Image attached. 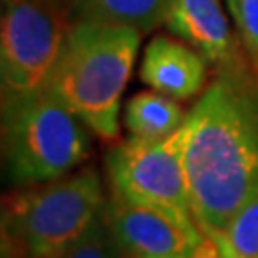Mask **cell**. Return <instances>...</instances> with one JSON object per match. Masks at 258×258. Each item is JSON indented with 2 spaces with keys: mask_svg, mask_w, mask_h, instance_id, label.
Masks as SVG:
<instances>
[{
  "mask_svg": "<svg viewBox=\"0 0 258 258\" xmlns=\"http://www.w3.org/2000/svg\"><path fill=\"white\" fill-rule=\"evenodd\" d=\"M136 258H165V256H136Z\"/></svg>",
  "mask_w": 258,
  "mask_h": 258,
  "instance_id": "e0dca14e",
  "label": "cell"
},
{
  "mask_svg": "<svg viewBox=\"0 0 258 258\" xmlns=\"http://www.w3.org/2000/svg\"><path fill=\"white\" fill-rule=\"evenodd\" d=\"M105 220L120 250L130 258H189L205 233L194 216L111 191Z\"/></svg>",
  "mask_w": 258,
  "mask_h": 258,
  "instance_id": "52a82bcc",
  "label": "cell"
},
{
  "mask_svg": "<svg viewBox=\"0 0 258 258\" xmlns=\"http://www.w3.org/2000/svg\"><path fill=\"white\" fill-rule=\"evenodd\" d=\"M122 254L124 252L120 250L117 239L113 237L109 224L102 211V214L79 239L48 258H122Z\"/></svg>",
  "mask_w": 258,
  "mask_h": 258,
  "instance_id": "7c38bea8",
  "label": "cell"
},
{
  "mask_svg": "<svg viewBox=\"0 0 258 258\" xmlns=\"http://www.w3.org/2000/svg\"><path fill=\"white\" fill-rule=\"evenodd\" d=\"M189 258H222V252L218 249V243L214 241V237L205 233V237L195 247L194 252L189 254Z\"/></svg>",
  "mask_w": 258,
  "mask_h": 258,
  "instance_id": "2e32d148",
  "label": "cell"
},
{
  "mask_svg": "<svg viewBox=\"0 0 258 258\" xmlns=\"http://www.w3.org/2000/svg\"><path fill=\"white\" fill-rule=\"evenodd\" d=\"M71 23L65 0H2V105L50 86Z\"/></svg>",
  "mask_w": 258,
  "mask_h": 258,
  "instance_id": "5b68a950",
  "label": "cell"
},
{
  "mask_svg": "<svg viewBox=\"0 0 258 258\" xmlns=\"http://www.w3.org/2000/svg\"><path fill=\"white\" fill-rule=\"evenodd\" d=\"M209 61L182 38L157 35L149 40L140 65V79L151 90L178 102L189 100L205 88Z\"/></svg>",
  "mask_w": 258,
  "mask_h": 258,
  "instance_id": "9c48e42d",
  "label": "cell"
},
{
  "mask_svg": "<svg viewBox=\"0 0 258 258\" xmlns=\"http://www.w3.org/2000/svg\"><path fill=\"white\" fill-rule=\"evenodd\" d=\"M73 21H107L149 33L165 23L168 0H65Z\"/></svg>",
  "mask_w": 258,
  "mask_h": 258,
  "instance_id": "30bf717a",
  "label": "cell"
},
{
  "mask_svg": "<svg viewBox=\"0 0 258 258\" xmlns=\"http://www.w3.org/2000/svg\"><path fill=\"white\" fill-rule=\"evenodd\" d=\"M218 71L245 65L231 35L222 0H168L163 23Z\"/></svg>",
  "mask_w": 258,
  "mask_h": 258,
  "instance_id": "ba28073f",
  "label": "cell"
},
{
  "mask_svg": "<svg viewBox=\"0 0 258 258\" xmlns=\"http://www.w3.org/2000/svg\"><path fill=\"white\" fill-rule=\"evenodd\" d=\"M185 119L187 115L178 100L157 90L138 92L124 107V126L132 138H166L180 128Z\"/></svg>",
  "mask_w": 258,
  "mask_h": 258,
  "instance_id": "8fae6325",
  "label": "cell"
},
{
  "mask_svg": "<svg viewBox=\"0 0 258 258\" xmlns=\"http://www.w3.org/2000/svg\"><path fill=\"white\" fill-rule=\"evenodd\" d=\"M224 233L239 250L258 258V194L237 211Z\"/></svg>",
  "mask_w": 258,
  "mask_h": 258,
  "instance_id": "4fadbf2b",
  "label": "cell"
},
{
  "mask_svg": "<svg viewBox=\"0 0 258 258\" xmlns=\"http://www.w3.org/2000/svg\"><path fill=\"white\" fill-rule=\"evenodd\" d=\"M88 130L50 86L2 105V153L12 184L23 187L71 174L88 159Z\"/></svg>",
  "mask_w": 258,
  "mask_h": 258,
  "instance_id": "277c9868",
  "label": "cell"
},
{
  "mask_svg": "<svg viewBox=\"0 0 258 258\" xmlns=\"http://www.w3.org/2000/svg\"><path fill=\"white\" fill-rule=\"evenodd\" d=\"M140 42L138 29L120 23L81 19L67 31L50 88L103 140L119 134L120 98Z\"/></svg>",
  "mask_w": 258,
  "mask_h": 258,
  "instance_id": "7a4b0ae2",
  "label": "cell"
},
{
  "mask_svg": "<svg viewBox=\"0 0 258 258\" xmlns=\"http://www.w3.org/2000/svg\"><path fill=\"white\" fill-rule=\"evenodd\" d=\"M189 122L159 140L132 138L107 153L111 191L134 201L191 212L189 180L185 170V144Z\"/></svg>",
  "mask_w": 258,
  "mask_h": 258,
  "instance_id": "8992f818",
  "label": "cell"
},
{
  "mask_svg": "<svg viewBox=\"0 0 258 258\" xmlns=\"http://www.w3.org/2000/svg\"><path fill=\"white\" fill-rule=\"evenodd\" d=\"M211 237H214V241L218 243V249H220V252H222V258H254V256H250V254H247V252H243V250L237 249V247L226 237L224 231L211 233Z\"/></svg>",
  "mask_w": 258,
  "mask_h": 258,
  "instance_id": "9a60e30c",
  "label": "cell"
},
{
  "mask_svg": "<svg viewBox=\"0 0 258 258\" xmlns=\"http://www.w3.org/2000/svg\"><path fill=\"white\" fill-rule=\"evenodd\" d=\"M187 122L191 212L211 235L258 194V77L245 65L218 71Z\"/></svg>",
  "mask_w": 258,
  "mask_h": 258,
  "instance_id": "6da1fadb",
  "label": "cell"
},
{
  "mask_svg": "<svg viewBox=\"0 0 258 258\" xmlns=\"http://www.w3.org/2000/svg\"><path fill=\"white\" fill-rule=\"evenodd\" d=\"M237 27L243 48L249 55L252 73L258 77V0H226Z\"/></svg>",
  "mask_w": 258,
  "mask_h": 258,
  "instance_id": "5bb4252c",
  "label": "cell"
},
{
  "mask_svg": "<svg viewBox=\"0 0 258 258\" xmlns=\"http://www.w3.org/2000/svg\"><path fill=\"white\" fill-rule=\"evenodd\" d=\"M103 187L94 168L23 185L2 203V258H48L77 241L102 214Z\"/></svg>",
  "mask_w": 258,
  "mask_h": 258,
  "instance_id": "3957f363",
  "label": "cell"
}]
</instances>
